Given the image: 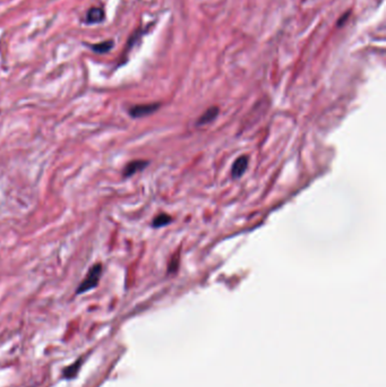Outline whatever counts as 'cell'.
<instances>
[{
    "label": "cell",
    "instance_id": "cell-1",
    "mask_svg": "<svg viewBox=\"0 0 386 387\" xmlns=\"http://www.w3.org/2000/svg\"><path fill=\"white\" fill-rule=\"evenodd\" d=\"M102 270H104V267H102L101 264H96V265H93L91 269L88 270L85 279L80 282L78 288H77L76 290L77 295H83V293L96 288L98 284V281L101 279Z\"/></svg>",
    "mask_w": 386,
    "mask_h": 387
},
{
    "label": "cell",
    "instance_id": "cell-2",
    "mask_svg": "<svg viewBox=\"0 0 386 387\" xmlns=\"http://www.w3.org/2000/svg\"><path fill=\"white\" fill-rule=\"evenodd\" d=\"M160 107L158 103H150V104H137L130 109V114L132 118H143L148 114L156 112Z\"/></svg>",
    "mask_w": 386,
    "mask_h": 387
},
{
    "label": "cell",
    "instance_id": "cell-3",
    "mask_svg": "<svg viewBox=\"0 0 386 387\" xmlns=\"http://www.w3.org/2000/svg\"><path fill=\"white\" fill-rule=\"evenodd\" d=\"M248 162H250V161H248V157L246 155L239 156L238 159L234 161L232 169H231V176L236 178V179H238V178L242 177L247 170Z\"/></svg>",
    "mask_w": 386,
    "mask_h": 387
},
{
    "label": "cell",
    "instance_id": "cell-4",
    "mask_svg": "<svg viewBox=\"0 0 386 387\" xmlns=\"http://www.w3.org/2000/svg\"><path fill=\"white\" fill-rule=\"evenodd\" d=\"M148 165V162L146 161H143V160H136V161H132V162L128 163L126 165L125 170H124V176L125 177H130L132 176V174H135L136 172L140 171V170H143L145 167Z\"/></svg>",
    "mask_w": 386,
    "mask_h": 387
},
{
    "label": "cell",
    "instance_id": "cell-5",
    "mask_svg": "<svg viewBox=\"0 0 386 387\" xmlns=\"http://www.w3.org/2000/svg\"><path fill=\"white\" fill-rule=\"evenodd\" d=\"M218 108H216V107L210 108L200 117L198 122H197V124L198 125L210 124V122L213 121L214 119L218 117Z\"/></svg>",
    "mask_w": 386,
    "mask_h": 387
},
{
    "label": "cell",
    "instance_id": "cell-6",
    "mask_svg": "<svg viewBox=\"0 0 386 387\" xmlns=\"http://www.w3.org/2000/svg\"><path fill=\"white\" fill-rule=\"evenodd\" d=\"M104 10L101 9V8H92V9H90L88 15H86V20L88 23H92V24H96V23H100L102 19H104Z\"/></svg>",
    "mask_w": 386,
    "mask_h": 387
},
{
    "label": "cell",
    "instance_id": "cell-7",
    "mask_svg": "<svg viewBox=\"0 0 386 387\" xmlns=\"http://www.w3.org/2000/svg\"><path fill=\"white\" fill-rule=\"evenodd\" d=\"M170 222H171V216L166 213H162V214H158L156 218L153 220V227L161 228V227H164L166 224H169Z\"/></svg>",
    "mask_w": 386,
    "mask_h": 387
},
{
    "label": "cell",
    "instance_id": "cell-8",
    "mask_svg": "<svg viewBox=\"0 0 386 387\" xmlns=\"http://www.w3.org/2000/svg\"><path fill=\"white\" fill-rule=\"evenodd\" d=\"M111 48H112V41H106V42H102V43L94 45L93 50L96 51L98 53H104L106 51H109Z\"/></svg>",
    "mask_w": 386,
    "mask_h": 387
},
{
    "label": "cell",
    "instance_id": "cell-9",
    "mask_svg": "<svg viewBox=\"0 0 386 387\" xmlns=\"http://www.w3.org/2000/svg\"><path fill=\"white\" fill-rule=\"evenodd\" d=\"M80 366V360L77 361V363H76L75 365L72 364V366H70V367L66 368V369H65V372H64V374H65V376H66L67 378L74 377V376L76 375V373L78 372Z\"/></svg>",
    "mask_w": 386,
    "mask_h": 387
}]
</instances>
